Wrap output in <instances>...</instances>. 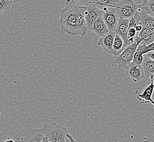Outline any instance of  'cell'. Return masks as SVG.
<instances>
[{"label": "cell", "instance_id": "cell-29", "mask_svg": "<svg viewBox=\"0 0 154 142\" xmlns=\"http://www.w3.org/2000/svg\"><path fill=\"white\" fill-rule=\"evenodd\" d=\"M8 1H11V2H13V1L14 0H8Z\"/></svg>", "mask_w": 154, "mask_h": 142}, {"label": "cell", "instance_id": "cell-20", "mask_svg": "<svg viewBox=\"0 0 154 142\" xmlns=\"http://www.w3.org/2000/svg\"><path fill=\"white\" fill-rule=\"evenodd\" d=\"M144 60V54H143L140 51H136L134 54L132 61L130 64L132 65H142Z\"/></svg>", "mask_w": 154, "mask_h": 142}, {"label": "cell", "instance_id": "cell-30", "mask_svg": "<svg viewBox=\"0 0 154 142\" xmlns=\"http://www.w3.org/2000/svg\"><path fill=\"white\" fill-rule=\"evenodd\" d=\"M152 34H154V32H152L151 33V35H152Z\"/></svg>", "mask_w": 154, "mask_h": 142}, {"label": "cell", "instance_id": "cell-14", "mask_svg": "<svg viewBox=\"0 0 154 142\" xmlns=\"http://www.w3.org/2000/svg\"><path fill=\"white\" fill-rule=\"evenodd\" d=\"M124 39L120 36L116 34L113 45V55L117 56L122 53L126 48Z\"/></svg>", "mask_w": 154, "mask_h": 142}, {"label": "cell", "instance_id": "cell-27", "mask_svg": "<svg viewBox=\"0 0 154 142\" xmlns=\"http://www.w3.org/2000/svg\"><path fill=\"white\" fill-rule=\"evenodd\" d=\"M66 138H67L68 139V140L70 141V142H76V140L73 138V137L70 134L67 132L66 134Z\"/></svg>", "mask_w": 154, "mask_h": 142}, {"label": "cell", "instance_id": "cell-17", "mask_svg": "<svg viewBox=\"0 0 154 142\" xmlns=\"http://www.w3.org/2000/svg\"><path fill=\"white\" fill-rule=\"evenodd\" d=\"M136 21L134 17L129 19V25H128V41L133 43L134 41V39L136 38L138 35V33L136 30Z\"/></svg>", "mask_w": 154, "mask_h": 142}, {"label": "cell", "instance_id": "cell-28", "mask_svg": "<svg viewBox=\"0 0 154 142\" xmlns=\"http://www.w3.org/2000/svg\"><path fill=\"white\" fill-rule=\"evenodd\" d=\"M149 1H150V0H143V4H145V3L148 2Z\"/></svg>", "mask_w": 154, "mask_h": 142}, {"label": "cell", "instance_id": "cell-10", "mask_svg": "<svg viewBox=\"0 0 154 142\" xmlns=\"http://www.w3.org/2000/svg\"><path fill=\"white\" fill-rule=\"evenodd\" d=\"M126 73L136 83L140 81L145 77L144 71L142 65L130 64L126 67Z\"/></svg>", "mask_w": 154, "mask_h": 142}, {"label": "cell", "instance_id": "cell-7", "mask_svg": "<svg viewBox=\"0 0 154 142\" xmlns=\"http://www.w3.org/2000/svg\"><path fill=\"white\" fill-rule=\"evenodd\" d=\"M101 13L102 9L101 7L98 5L91 3L86 6V9L85 11V18L88 29L92 26L95 21L101 15Z\"/></svg>", "mask_w": 154, "mask_h": 142}, {"label": "cell", "instance_id": "cell-15", "mask_svg": "<svg viewBox=\"0 0 154 142\" xmlns=\"http://www.w3.org/2000/svg\"><path fill=\"white\" fill-rule=\"evenodd\" d=\"M142 65L144 69L145 76L154 77V60L145 55L144 56V60Z\"/></svg>", "mask_w": 154, "mask_h": 142}, {"label": "cell", "instance_id": "cell-8", "mask_svg": "<svg viewBox=\"0 0 154 142\" xmlns=\"http://www.w3.org/2000/svg\"><path fill=\"white\" fill-rule=\"evenodd\" d=\"M150 77L151 79L150 84L144 90L142 94H140L137 89L135 91V94L136 95L137 99L142 103H151L153 106H154V101L152 99V95L154 92V77L151 76Z\"/></svg>", "mask_w": 154, "mask_h": 142}, {"label": "cell", "instance_id": "cell-13", "mask_svg": "<svg viewBox=\"0 0 154 142\" xmlns=\"http://www.w3.org/2000/svg\"><path fill=\"white\" fill-rule=\"evenodd\" d=\"M45 137V134L42 128L32 129L27 133L25 137L26 142H42Z\"/></svg>", "mask_w": 154, "mask_h": 142}, {"label": "cell", "instance_id": "cell-19", "mask_svg": "<svg viewBox=\"0 0 154 142\" xmlns=\"http://www.w3.org/2000/svg\"><path fill=\"white\" fill-rule=\"evenodd\" d=\"M137 51H140L144 55L148 53L149 52L153 51H154V41L148 45L143 43H140L137 47Z\"/></svg>", "mask_w": 154, "mask_h": 142}, {"label": "cell", "instance_id": "cell-2", "mask_svg": "<svg viewBox=\"0 0 154 142\" xmlns=\"http://www.w3.org/2000/svg\"><path fill=\"white\" fill-rule=\"evenodd\" d=\"M143 39L138 37L134 39V42L128 45L125 48L122 53L116 56L114 62L118 65L119 69L126 68L132 61L134 54L137 50L138 45L142 42Z\"/></svg>", "mask_w": 154, "mask_h": 142}, {"label": "cell", "instance_id": "cell-3", "mask_svg": "<svg viewBox=\"0 0 154 142\" xmlns=\"http://www.w3.org/2000/svg\"><path fill=\"white\" fill-rule=\"evenodd\" d=\"M42 129L49 142H66V134L68 132L65 127L53 122L45 125Z\"/></svg>", "mask_w": 154, "mask_h": 142}, {"label": "cell", "instance_id": "cell-31", "mask_svg": "<svg viewBox=\"0 0 154 142\" xmlns=\"http://www.w3.org/2000/svg\"><path fill=\"white\" fill-rule=\"evenodd\" d=\"M119 1H121V0H119Z\"/></svg>", "mask_w": 154, "mask_h": 142}, {"label": "cell", "instance_id": "cell-12", "mask_svg": "<svg viewBox=\"0 0 154 142\" xmlns=\"http://www.w3.org/2000/svg\"><path fill=\"white\" fill-rule=\"evenodd\" d=\"M89 30H91L96 35L100 37H103L109 31L107 24L105 23L101 15L95 21Z\"/></svg>", "mask_w": 154, "mask_h": 142}, {"label": "cell", "instance_id": "cell-4", "mask_svg": "<svg viewBox=\"0 0 154 142\" xmlns=\"http://www.w3.org/2000/svg\"><path fill=\"white\" fill-rule=\"evenodd\" d=\"M137 4L132 0H121L114 7L119 18L130 19L134 17Z\"/></svg>", "mask_w": 154, "mask_h": 142}, {"label": "cell", "instance_id": "cell-18", "mask_svg": "<svg viewBox=\"0 0 154 142\" xmlns=\"http://www.w3.org/2000/svg\"><path fill=\"white\" fill-rule=\"evenodd\" d=\"M89 5L91 3H95L101 7L107 6L114 7L118 3L119 0H88Z\"/></svg>", "mask_w": 154, "mask_h": 142}, {"label": "cell", "instance_id": "cell-9", "mask_svg": "<svg viewBox=\"0 0 154 142\" xmlns=\"http://www.w3.org/2000/svg\"><path fill=\"white\" fill-rule=\"evenodd\" d=\"M116 32L109 31L105 36L98 41L97 45L100 46L107 53L113 55V45L116 36Z\"/></svg>", "mask_w": 154, "mask_h": 142}, {"label": "cell", "instance_id": "cell-16", "mask_svg": "<svg viewBox=\"0 0 154 142\" xmlns=\"http://www.w3.org/2000/svg\"><path fill=\"white\" fill-rule=\"evenodd\" d=\"M142 25L143 27H147L151 30L152 32L154 31V17L149 15L145 14L139 19V21L137 24Z\"/></svg>", "mask_w": 154, "mask_h": 142}, {"label": "cell", "instance_id": "cell-22", "mask_svg": "<svg viewBox=\"0 0 154 142\" xmlns=\"http://www.w3.org/2000/svg\"><path fill=\"white\" fill-rule=\"evenodd\" d=\"M152 32V31L148 28L143 27L142 30H141V31L138 33V35L137 37L142 39L143 41L146 40V39H148L149 37L151 35Z\"/></svg>", "mask_w": 154, "mask_h": 142}, {"label": "cell", "instance_id": "cell-25", "mask_svg": "<svg viewBox=\"0 0 154 142\" xmlns=\"http://www.w3.org/2000/svg\"><path fill=\"white\" fill-rule=\"evenodd\" d=\"M143 27L142 25L141 24H137L136 26V30L137 32L139 33L141 31V30H142Z\"/></svg>", "mask_w": 154, "mask_h": 142}, {"label": "cell", "instance_id": "cell-26", "mask_svg": "<svg viewBox=\"0 0 154 142\" xmlns=\"http://www.w3.org/2000/svg\"><path fill=\"white\" fill-rule=\"evenodd\" d=\"M146 56L147 57H148L149 58H150L151 59L153 60H154V51H150V52H149L147 54H145Z\"/></svg>", "mask_w": 154, "mask_h": 142}, {"label": "cell", "instance_id": "cell-24", "mask_svg": "<svg viewBox=\"0 0 154 142\" xmlns=\"http://www.w3.org/2000/svg\"><path fill=\"white\" fill-rule=\"evenodd\" d=\"M74 2L78 6H85L87 5H89V3L88 0H74Z\"/></svg>", "mask_w": 154, "mask_h": 142}, {"label": "cell", "instance_id": "cell-23", "mask_svg": "<svg viewBox=\"0 0 154 142\" xmlns=\"http://www.w3.org/2000/svg\"><path fill=\"white\" fill-rule=\"evenodd\" d=\"M146 4L148 6L149 15L154 17V0H150Z\"/></svg>", "mask_w": 154, "mask_h": 142}, {"label": "cell", "instance_id": "cell-5", "mask_svg": "<svg viewBox=\"0 0 154 142\" xmlns=\"http://www.w3.org/2000/svg\"><path fill=\"white\" fill-rule=\"evenodd\" d=\"M101 8L102 9L101 16L107 24L109 30L115 31L119 20V17L116 8L107 6L101 7Z\"/></svg>", "mask_w": 154, "mask_h": 142}, {"label": "cell", "instance_id": "cell-6", "mask_svg": "<svg viewBox=\"0 0 154 142\" xmlns=\"http://www.w3.org/2000/svg\"><path fill=\"white\" fill-rule=\"evenodd\" d=\"M86 6H75V19L77 24V29L79 33V36L84 37L88 32V28L86 25V21L85 18V11Z\"/></svg>", "mask_w": 154, "mask_h": 142}, {"label": "cell", "instance_id": "cell-1", "mask_svg": "<svg viewBox=\"0 0 154 142\" xmlns=\"http://www.w3.org/2000/svg\"><path fill=\"white\" fill-rule=\"evenodd\" d=\"M76 4L73 0H66L65 6L60 14V30L62 33L79 36L75 19Z\"/></svg>", "mask_w": 154, "mask_h": 142}, {"label": "cell", "instance_id": "cell-11", "mask_svg": "<svg viewBox=\"0 0 154 142\" xmlns=\"http://www.w3.org/2000/svg\"><path fill=\"white\" fill-rule=\"evenodd\" d=\"M128 25H129L128 19L119 18L118 23L115 30L116 34H118L120 36L122 39H124L126 47L132 43L128 39Z\"/></svg>", "mask_w": 154, "mask_h": 142}, {"label": "cell", "instance_id": "cell-21", "mask_svg": "<svg viewBox=\"0 0 154 142\" xmlns=\"http://www.w3.org/2000/svg\"><path fill=\"white\" fill-rule=\"evenodd\" d=\"M12 2L8 0H0V15L11 9Z\"/></svg>", "mask_w": 154, "mask_h": 142}]
</instances>
